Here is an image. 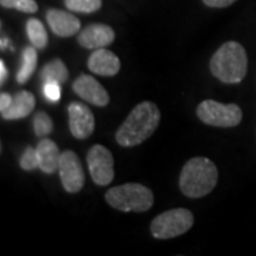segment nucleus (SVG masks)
Segmentation results:
<instances>
[{"instance_id":"9","label":"nucleus","mask_w":256,"mask_h":256,"mask_svg":"<svg viewBox=\"0 0 256 256\" xmlns=\"http://www.w3.org/2000/svg\"><path fill=\"white\" fill-rule=\"evenodd\" d=\"M68 122L70 131L77 140L92 137L96 130V118L92 111L82 102H72L68 106Z\"/></svg>"},{"instance_id":"16","label":"nucleus","mask_w":256,"mask_h":256,"mask_svg":"<svg viewBox=\"0 0 256 256\" xmlns=\"http://www.w3.org/2000/svg\"><path fill=\"white\" fill-rule=\"evenodd\" d=\"M70 77V73H68V68L66 67V64L60 60V58H56L53 62L47 63L43 70H42V74H40V78L43 82H58L63 86L64 82L68 80Z\"/></svg>"},{"instance_id":"13","label":"nucleus","mask_w":256,"mask_h":256,"mask_svg":"<svg viewBox=\"0 0 256 256\" xmlns=\"http://www.w3.org/2000/svg\"><path fill=\"white\" fill-rule=\"evenodd\" d=\"M47 22L52 32L58 37H72L80 33L82 22L70 12L50 9L47 12Z\"/></svg>"},{"instance_id":"19","label":"nucleus","mask_w":256,"mask_h":256,"mask_svg":"<svg viewBox=\"0 0 256 256\" xmlns=\"http://www.w3.org/2000/svg\"><path fill=\"white\" fill-rule=\"evenodd\" d=\"M33 128H34V134L42 140V138L48 137L53 132L54 124H53V120L50 118V116L47 112L38 111L33 118Z\"/></svg>"},{"instance_id":"2","label":"nucleus","mask_w":256,"mask_h":256,"mask_svg":"<svg viewBox=\"0 0 256 256\" xmlns=\"http://www.w3.org/2000/svg\"><path fill=\"white\" fill-rule=\"evenodd\" d=\"M220 180L216 165L205 156H195L184 165L180 175V190L185 196L198 200L215 190Z\"/></svg>"},{"instance_id":"6","label":"nucleus","mask_w":256,"mask_h":256,"mask_svg":"<svg viewBox=\"0 0 256 256\" xmlns=\"http://www.w3.org/2000/svg\"><path fill=\"white\" fill-rule=\"evenodd\" d=\"M196 116L204 124L220 128L236 127L244 118V112L239 106L222 104L214 100L202 101L196 108Z\"/></svg>"},{"instance_id":"10","label":"nucleus","mask_w":256,"mask_h":256,"mask_svg":"<svg viewBox=\"0 0 256 256\" xmlns=\"http://www.w3.org/2000/svg\"><path fill=\"white\" fill-rule=\"evenodd\" d=\"M73 90L80 98L92 106L106 107L110 102L108 92L101 86L98 80H96L92 76L82 74L77 77V80H74L73 82Z\"/></svg>"},{"instance_id":"5","label":"nucleus","mask_w":256,"mask_h":256,"mask_svg":"<svg viewBox=\"0 0 256 256\" xmlns=\"http://www.w3.org/2000/svg\"><path fill=\"white\" fill-rule=\"evenodd\" d=\"M194 214L185 208L166 210L151 222V235L156 239H174L186 234L194 226Z\"/></svg>"},{"instance_id":"21","label":"nucleus","mask_w":256,"mask_h":256,"mask_svg":"<svg viewBox=\"0 0 256 256\" xmlns=\"http://www.w3.org/2000/svg\"><path fill=\"white\" fill-rule=\"evenodd\" d=\"M0 4L4 9H14L23 13H36L38 10L36 0H0Z\"/></svg>"},{"instance_id":"22","label":"nucleus","mask_w":256,"mask_h":256,"mask_svg":"<svg viewBox=\"0 0 256 256\" xmlns=\"http://www.w3.org/2000/svg\"><path fill=\"white\" fill-rule=\"evenodd\" d=\"M20 166L23 171H34L37 168H40V162H38V156H37V148H32L28 146L24 150L23 156L20 158Z\"/></svg>"},{"instance_id":"8","label":"nucleus","mask_w":256,"mask_h":256,"mask_svg":"<svg viewBox=\"0 0 256 256\" xmlns=\"http://www.w3.org/2000/svg\"><path fill=\"white\" fill-rule=\"evenodd\" d=\"M58 174L63 188L68 194H77L82 190L86 182V175L82 161L73 151H64L60 158Z\"/></svg>"},{"instance_id":"25","label":"nucleus","mask_w":256,"mask_h":256,"mask_svg":"<svg viewBox=\"0 0 256 256\" xmlns=\"http://www.w3.org/2000/svg\"><path fill=\"white\" fill-rule=\"evenodd\" d=\"M12 101H13V97H12L10 94H8V92H2V94H0V112H3V111L9 108Z\"/></svg>"},{"instance_id":"14","label":"nucleus","mask_w":256,"mask_h":256,"mask_svg":"<svg viewBox=\"0 0 256 256\" xmlns=\"http://www.w3.org/2000/svg\"><path fill=\"white\" fill-rule=\"evenodd\" d=\"M37 148V156H38V162H40V171L44 174H54L58 171L60 165V158L62 152L54 141L48 138H42Z\"/></svg>"},{"instance_id":"7","label":"nucleus","mask_w":256,"mask_h":256,"mask_svg":"<svg viewBox=\"0 0 256 256\" xmlns=\"http://www.w3.org/2000/svg\"><path fill=\"white\" fill-rule=\"evenodd\" d=\"M87 164L96 185L107 186L114 180V156L104 146H94L87 154Z\"/></svg>"},{"instance_id":"17","label":"nucleus","mask_w":256,"mask_h":256,"mask_svg":"<svg viewBox=\"0 0 256 256\" xmlns=\"http://www.w3.org/2000/svg\"><path fill=\"white\" fill-rule=\"evenodd\" d=\"M37 67V48L34 46L26 47L22 57V66L18 70L16 80L18 84H26L30 77L36 72Z\"/></svg>"},{"instance_id":"4","label":"nucleus","mask_w":256,"mask_h":256,"mask_svg":"<svg viewBox=\"0 0 256 256\" xmlns=\"http://www.w3.org/2000/svg\"><path fill=\"white\" fill-rule=\"evenodd\" d=\"M106 201L111 208L121 212L142 214L152 208L154 194L142 184L130 182L108 190L106 194Z\"/></svg>"},{"instance_id":"26","label":"nucleus","mask_w":256,"mask_h":256,"mask_svg":"<svg viewBox=\"0 0 256 256\" xmlns=\"http://www.w3.org/2000/svg\"><path fill=\"white\" fill-rule=\"evenodd\" d=\"M8 67H6V63L2 60L0 62V82L3 84V82L8 80Z\"/></svg>"},{"instance_id":"3","label":"nucleus","mask_w":256,"mask_h":256,"mask_svg":"<svg viewBox=\"0 0 256 256\" xmlns=\"http://www.w3.org/2000/svg\"><path fill=\"white\" fill-rule=\"evenodd\" d=\"M210 73L225 84H238L248 73V54L245 47L236 42H228L216 50L210 58Z\"/></svg>"},{"instance_id":"18","label":"nucleus","mask_w":256,"mask_h":256,"mask_svg":"<svg viewBox=\"0 0 256 256\" xmlns=\"http://www.w3.org/2000/svg\"><path fill=\"white\" fill-rule=\"evenodd\" d=\"M26 32L28 37L32 43V46H34L37 50H43L46 48L48 43V34H47L46 28L43 26V23L37 18H30L26 23Z\"/></svg>"},{"instance_id":"11","label":"nucleus","mask_w":256,"mask_h":256,"mask_svg":"<svg viewBox=\"0 0 256 256\" xmlns=\"http://www.w3.org/2000/svg\"><path fill=\"white\" fill-rule=\"evenodd\" d=\"M116 40V32L101 23H94L80 32L77 37L78 44L88 50H97V48H104L110 46Z\"/></svg>"},{"instance_id":"20","label":"nucleus","mask_w":256,"mask_h":256,"mask_svg":"<svg viewBox=\"0 0 256 256\" xmlns=\"http://www.w3.org/2000/svg\"><path fill=\"white\" fill-rule=\"evenodd\" d=\"M66 8L77 13H94L101 9L102 0H64Z\"/></svg>"},{"instance_id":"1","label":"nucleus","mask_w":256,"mask_h":256,"mask_svg":"<svg viewBox=\"0 0 256 256\" xmlns=\"http://www.w3.org/2000/svg\"><path fill=\"white\" fill-rule=\"evenodd\" d=\"M160 122L161 111L156 104L151 101L140 102L118 128L116 140L122 148L137 146L156 132Z\"/></svg>"},{"instance_id":"27","label":"nucleus","mask_w":256,"mask_h":256,"mask_svg":"<svg viewBox=\"0 0 256 256\" xmlns=\"http://www.w3.org/2000/svg\"><path fill=\"white\" fill-rule=\"evenodd\" d=\"M8 46H9V40L8 38H2V50H4Z\"/></svg>"},{"instance_id":"24","label":"nucleus","mask_w":256,"mask_h":256,"mask_svg":"<svg viewBox=\"0 0 256 256\" xmlns=\"http://www.w3.org/2000/svg\"><path fill=\"white\" fill-rule=\"evenodd\" d=\"M202 2L212 9H224V8H229L230 4H234L236 0H202Z\"/></svg>"},{"instance_id":"23","label":"nucleus","mask_w":256,"mask_h":256,"mask_svg":"<svg viewBox=\"0 0 256 256\" xmlns=\"http://www.w3.org/2000/svg\"><path fill=\"white\" fill-rule=\"evenodd\" d=\"M43 94L48 101L57 102L62 97V84L53 82H43Z\"/></svg>"},{"instance_id":"12","label":"nucleus","mask_w":256,"mask_h":256,"mask_svg":"<svg viewBox=\"0 0 256 256\" xmlns=\"http://www.w3.org/2000/svg\"><path fill=\"white\" fill-rule=\"evenodd\" d=\"M88 70L101 77H114L121 70V62L117 54L104 48H97L88 57Z\"/></svg>"},{"instance_id":"15","label":"nucleus","mask_w":256,"mask_h":256,"mask_svg":"<svg viewBox=\"0 0 256 256\" xmlns=\"http://www.w3.org/2000/svg\"><path fill=\"white\" fill-rule=\"evenodd\" d=\"M36 107V98L32 92H20L13 97L8 110L2 112V117L8 121H16L28 117Z\"/></svg>"}]
</instances>
